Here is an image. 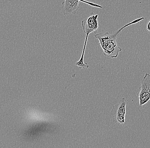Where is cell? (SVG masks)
<instances>
[{
    "label": "cell",
    "mask_w": 150,
    "mask_h": 148,
    "mask_svg": "<svg viewBox=\"0 0 150 148\" xmlns=\"http://www.w3.org/2000/svg\"><path fill=\"white\" fill-rule=\"evenodd\" d=\"M144 19V17L137 18L122 27L114 33L110 34L108 32L100 33L96 34L95 37L99 41L100 46L103 51V54L106 57L110 58H116L118 57L119 53L122 51L121 48L117 43V37L124 29L133 24L138 23Z\"/></svg>",
    "instance_id": "1"
},
{
    "label": "cell",
    "mask_w": 150,
    "mask_h": 148,
    "mask_svg": "<svg viewBox=\"0 0 150 148\" xmlns=\"http://www.w3.org/2000/svg\"><path fill=\"white\" fill-rule=\"evenodd\" d=\"M80 2L88 4L89 5L96 7L103 8V7L98 4L93 3L87 2L84 0H64L62 3V10L63 14L64 16L70 14L75 15L79 10V3Z\"/></svg>",
    "instance_id": "4"
},
{
    "label": "cell",
    "mask_w": 150,
    "mask_h": 148,
    "mask_svg": "<svg viewBox=\"0 0 150 148\" xmlns=\"http://www.w3.org/2000/svg\"><path fill=\"white\" fill-rule=\"evenodd\" d=\"M138 93L139 105L143 106L150 101V74L146 73L143 77Z\"/></svg>",
    "instance_id": "5"
},
{
    "label": "cell",
    "mask_w": 150,
    "mask_h": 148,
    "mask_svg": "<svg viewBox=\"0 0 150 148\" xmlns=\"http://www.w3.org/2000/svg\"><path fill=\"white\" fill-rule=\"evenodd\" d=\"M126 103V99L123 97L113 106L111 109L110 114L113 121L115 123L121 125L125 123Z\"/></svg>",
    "instance_id": "3"
},
{
    "label": "cell",
    "mask_w": 150,
    "mask_h": 148,
    "mask_svg": "<svg viewBox=\"0 0 150 148\" xmlns=\"http://www.w3.org/2000/svg\"><path fill=\"white\" fill-rule=\"evenodd\" d=\"M98 15H94L93 13H91V16L88 18L83 20L81 24L84 33L86 34L84 41V48L82 54L84 55L87 41L89 35L92 33H96L99 29L98 21Z\"/></svg>",
    "instance_id": "2"
}]
</instances>
